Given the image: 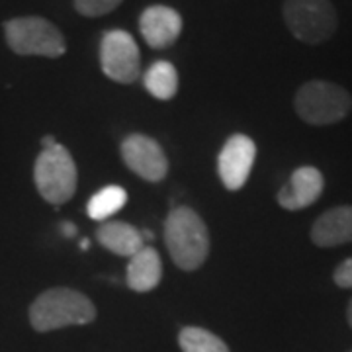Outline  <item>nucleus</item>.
I'll return each mask as SVG.
<instances>
[{
    "mask_svg": "<svg viewBox=\"0 0 352 352\" xmlns=\"http://www.w3.org/2000/svg\"><path fill=\"white\" fill-rule=\"evenodd\" d=\"M161 278H163V263L157 249L143 247L138 254L129 258L127 286L133 292H139V294L151 292L161 284Z\"/></svg>",
    "mask_w": 352,
    "mask_h": 352,
    "instance_id": "nucleus-13",
    "label": "nucleus"
},
{
    "mask_svg": "<svg viewBox=\"0 0 352 352\" xmlns=\"http://www.w3.org/2000/svg\"><path fill=\"white\" fill-rule=\"evenodd\" d=\"M141 36L153 50H166L175 43L182 32V18L175 8L155 4L145 8L139 18Z\"/></svg>",
    "mask_w": 352,
    "mask_h": 352,
    "instance_id": "nucleus-11",
    "label": "nucleus"
},
{
    "mask_svg": "<svg viewBox=\"0 0 352 352\" xmlns=\"http://www.w3.org/2000/svg\"><path fill=\"white\" fill-rule=\"evenodd\" d=\"M96 239L106 251L129 258L145 247L141 231L126 221H104L96 229Z\"/></svg>",
    "mask_w": 352,
    "mask_h": 352,
    "instance_id": "nucleus-14",
    "label": "nucleus"
},
{
    "mask_svg": "<svg viewBox=\"0 0 352 352\" xmlns=\"http://www.w3.org/2000/svg\"><path fill=\"white\" fill-rule=\"evenodd\" d=\"M4 36L8 47L18 55H39V57H61L67 51L63 34L39 16L12 18L4 24Z\"/></svg>",
    "mask_w": 352,
    "mask_h": 352,
    "instance_id": "nucleus-6",
    "label": "nucleus"
},
{
    "mask_svg": "<svg viewBox=\"0 0 352 352\" xmlns=\"http://www.w3.org/2000/svg\"><path fill=\"white\" fill-rule=\"evenodd\" d=\"M294 110L309 126H333L351 113L352 96L337 82L315 78L298 88Z\"/></svg>",
    "mask_w": 352,
    "mask_h": 352,
    "instance_id": "nucleus-3",
    "label": "nucleus"
},
{
    "mask_svg": "<svg viewBox=\"0 0 352 352\" xmlns=\"http://www.w3.org/2000/svg\"><path fill=\"white\" fill-rule=\"evenodd\" d=\"M61 231H63L65 237H75L76 235V227L73 223H63L61 226Z\"/></svg>",
    "mask_w": 352,
    "mask_h": 352,
    "instance_id": "nucleus-20",
    "label": "nucleus"
},
{
    "mask_svg": "<svg viewBox=\"0 0 352 352\" xmlns=\"http://www.w3.org/2000/svg\"><path fill=\"white\" fill-rule=\"evenodd\" d=\"M34 182L39 196L51 206H61L75 196L76 164L61 143L41 149L34 164Z\"/></svg>",
    "mask_w": 352,
    "mask_h": 352,
    "instance_id": "nucleus-4",
    "label": "nucleus"
},
{
    "mask_svg": "<svg viewBox=\"0 0 352 352\" xmlns=\"http://www.w3.org/2000/svg\"><path fill=\"white\" fill-rule=\"evenodd\" d=\"M102 73L113 82L131 85L141 75V53L131 34L110 30L100 41Z\"/></svg>",
    "mask_w": 352,
    "mask_h": 352,
    "instance_id": "nucleus-7",
    "label": "nucleus"
},
{
    "mask_svg": "<svg viewBox=\"0 0 352 352\" xmlns=\"http://www.w3.org/2000/svg\"><path fill=\"white\" fill-rule=\"evenodd\" d=\"M147 92L157 100H170L178 92V73L168 61H155L143 76Z\"/></svg>",
    "mask_w": 352,
    "mask_h": 352,
    "instance_id": "nucleus-15",
    "label": "nucleus"
},
{
    "mask_svg": "<svg viewBox=\"0 0 352 352\" xmlns=\"http://www.w3.org/2000/svg\"><path fill=\"white\" fill-rule=\"evenodd\" d=\"M122 159L131 173L147 182H161L168 173V161L163 147L149 135L131 133L122 141Z\"/></svg>",
    "mask_w": 352,
    "mask_h": 352,
    "instance_id": "nucleus-8",
    "label": "nucleus"
},
{
    "mask_svg": "<svg viewBox=\"0 0 352 352\" xmlns=\"http://www.w3.org/2000/svg\"><path fill=\"white\" fill-rule=\"evenodd\" d=\"M57 141L55 138H51V135H45V138L41 139V149H45V147H51V145H55Z\"/></svg>",
    "mask_w": 352,
    "mask_h": 352,
    "instance_id": "nucleus-21",
    "label": "nucleus"
},
{
    "mask_svg": "<svg viewBox=\"0 0 352 352\" xmlns=\"http://www.w3.org/2000/svg\"><path fill=\"white\" fill-rule=\"evenodd\" d=\"M127 201V192L122 186H106L98 190L87 204V214L94 221H106L116 215Z\"/></svg>",
    "mask_w": 352,
    "mask_h": 352,
    "instance_id": "nucleus-16",
    "label": "nucleus"
},
{
    "mask_svg": "<svg viewBox=\"0 0 352 352\" xmlns=\"http://www.w3.org/2000/svg\"><path fill=\"white\" fill-rule=\"evenodd\" d=\"M351 352H352V351H351Z\"/></svg>",
    "mask_w": 352,
    "mask_h": 352,
    "instance_id": "nucleus-24",
    "label": "nucleus"
},
{
    "mask_svg": "<svg viewBox=\"0 0 352 352\" xmlns=\"http://www.w3.org/2000/svg\"><path fill=\"white\" fill-rule=\"evenodd\" d=\"M346 321H349V325H351L352 329V300L349 302V305H346Z\"/></svg>",
    "mask_w": 352,
    "mask_h": 352,
    "instance_id": "nucleus-22",
    "label": "nucleus"
},
{
    "mask_svg": "<svg viewBox=\"0 0 352 352\" xmlns=\"http://www.w3.org/2000/svg\"><path fill=\"white\" fill-rule=\"evenodd\" d=\"M90 247V243L88 241H80V249H88Z\"/></svg>",
    "mask_w": 352,
    "mask_h": 352,
    "instance_id": "nucleus-23",
    "label": "nucleus"
},
{
    "mask_svg": "<svg viewBox=\"0 0 352 352\" xmlns=\"http://www.w3.org/2000/svg\"><path fill=\"white\" fill-rule=\"evenodd\" d=\"M178 344L182 352H229V346L223 340L201 327L182 329L178 333Z\"/></svg>",
    "mask_w": 352,
    "mask_h": 352,
    "instance_id": "nucleus-17",
    "label": "nucleus"
},
{
    "mask_svg": "<svg viewBox=\"0 0 352 352\" xmlns=\"http://www.w3.org/2000/svg\"><path fill=\"white\" fill-rule=\"evenodd\" d=\"M96 319V307L85 294L71 288H50L30 305V323L38 333L73 325H88Z\"/></svg>",
    "mask_w": 352,
    "mask_h": 352,
    "instance_id": "nucleus-2",
    "label": "nucleus"
},
{
    "mask_svg": "<svg viewBox=\"0 0 352 352\" xmlns=\"http://www.w3.org/2000/svg\"><path fill=\"white\" fill-rule=\"evenodd\" d=\"M323 188H325V178L319 168L300 166L292 173L288 182L280 188L276 200L284 210L298 212V210L309 208L311 204L319 200Z\"/></svg>",
    "mask_w": 352,
    "mask_h": 352,
    "instance_id": "nucleus-10",
    "label": "nucleus"
},
{
    "mask_svg": "<svg viewBox=\"0 0 352 352\" xmlns=\"http://www.w3.org/2000/svg\"><path fill=\"white\" fill-rule=\"evenodd\" d=\"M124 0H75V10L87 18H98L116 10Z\"/></svg>",
    "mask_w": 352,
    "mask_h": 352,
    "instance_id": "nucleus-18",
    "label": "nucleus"
},
{
    "mask_svg": "<svg viewBox=\"0 0 352 352\" xmlns=\"http://www.w3.org/2000/svg\"><path fill=\"white\" fill-rule=\"evenodd\" d=\"M333 282L342 289H352V256L342 261L333 272Z\"/></svg>",
    "mask_w": 352,
    "mask_h": 352,
    "instance_id": "nucleus-19",
    "label": "nucleus"
},
{
    "mask_svg": "<svg viewBox=\"0 0 352 352\" xmlns=\"http://www.w3.org/2000/svg\"><path fill=\"white\" fill-rule=\"evenodd\" d=\"M309 237L321 249L352 243V206H337L319 215Z\"/></svg>",
    "mask_w": 352,
    "mask_h": 352,
    "instance_id": "nucleus-12",
    "label": "nucleus"
},
{
    "mask_svg": "<svg viewBox=\"0 0 352 352\" xmlns=\"http://www.w3.org/2000/svg\"><path fill=\"white\" fill-rule=\"evenodd\" d=\"M164 245L180 270H198L210 254V233L192 208L176 206L164 219Z\"/></svg>",
    "mask_w": 352,
    "mask_h": 352,
    "instance_id": "nucleus-1",
    "label": "nucleus"
},
{
    "mask_svg": "<svg viewBox=\"0 0 352 352\" xmlns=\"http://www.w3.org/2000/svg\"><path fill=\"white\" fill-rule=\"evenodd\" d=\"M284 22L302 43L319 45L335 36L339 16L331 0H284Z\"/></svg>",
    "mask_w": 352,
    "mask_h": 352,
    "instance_id": "nucleus-5",
    "label": "nucleus"
},
{
    "mask_svg": "<svg viewBox=\"0 0 352 352\" xmlns=\"http://www.w3.org/2000/svg\"><path fill=\"white\" fill-rule=\"evenodd\" d=\"M254 159H256V145L251 138L235 133L227 139L217 157V173L223 186L231 192L243 188L249 180Z\"/></svg>",
    "mask_w": 352,
    "mask_h": 352,
    "instance_id": "nucleus-9",
    "label": "nucleus"
}]
</instances>
